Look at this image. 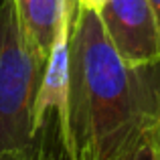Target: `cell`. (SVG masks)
<instances>
[{
    "instance_id": "obj_1",
    "label": "cell",
    "mask_w": 160,
    "mask_h": 160,
    "mask_svg": "<svg viewBox=\"0 0 160 160\" xmlns=\"http://www.w3.org/2000/svg\"><path fill=\"white\" fill-rule=\"evenodd\" d=\"M160 122V63L130 67L103 32L99 14L77 6L71 31L67 160H126Z\"/></svg>"
},
{
    "instance_id": "obj_2",
    "label": "cell",
    "mask_w": 160,
    "mask_h": 160,
    "mask_svg": "<svg viewBox=\"0 0 160 160\" xmlns=\"http://www.w3.org/2000/svg\"><path fill=\"white\" fill-rule=\"evenodd\" d=\"M45 59L20 27L14 0H0V156L32 144V109Z\"/></svg>"
},
{
    "instance_id": "obj_3",
    "label": "cell",
    "mask_w": 160,
    "mask_h": 160,
    "mask_svg": "<svg viewBox=\"0 0 160 160\" xmlns=\"http://www.w3.org/2000/svg\"><path fill=\"white\" fill-rule=\"evenodd\" d=\"M98 14L106 37L126 65L160 63V20L150 0H106Z\"/></svg>"
},
{
    "instance_id": "obj_4",
    "label": "cell",
    "mask_w": 160,
    "mask_h": 160,
    "mask_svg": "<svg viewBox=\"0 0 160 160\" xmlns=\"http://www.w3.org/2000/svg\"><path fill=\"white\" fill-rule=\"evenodd\" d=\"M67 6L69 0H14L20 27L43 59H47L51 51L53 39L65 16Z\"/></svg>"
},
{
    "instance_id": "obj_5",
    "label": "cell",
    "mask_w": 160,
    "mask_h": 160,
    "mask_svg": "<svg viewBox=\"0 0 160 160\" xmlns=\"http://www.w3.org/2000/svg\"><path fill=\"white\" fill-rule=\"evenodd\" d=\"M126 160H160V122L142 134Z\"/></svg>"
},
{
    "instance_id": "obj_6",
    "label": "cell",
    "mask_w": 160,
    "mask_h": 160,
    "mask_svg": "<svg viewBox=\"0 0 160 160\" xmlns=\"http://www.w3.org/2000/svg\"><path fill=\"white\" fill-rule=\"evenodd\" d=\"M0 160H67V156L59 148H51V146H45L41 142H32L31 146L22 150L2 154Z\"/></svg>"
},
{
    "instance_id": "obj_7",
    "label": "cell",
    "mask_w": 160,
    "mask_h": 160,
    "mask_svg": "<svg viewBox=\"0 0 160 160\" xmlns=\"http://www.w3.org/2000/svg\"><path fill=\"white\" fill-rule=\"evenodd\" d=\"M103 4H106V0H77L79 8H83V10H93V12H99Z\"/></svg>"
},
{
    "instance_id": "obj_8",
    "label": "cell",
    "mask_w": 160,
    "mask_h": 160,
    "mask_svg": "<svg viewBox=\"0 0 160 160\" xmlns=\"http://www.w3.org/2000/svg\"><path fill=\"white\" fill-rule=\"evenodd\" d=\"M150 2H152L154 10H156V16H158V20H160V0H150Z\"/></svg>"
}]
</instances>
